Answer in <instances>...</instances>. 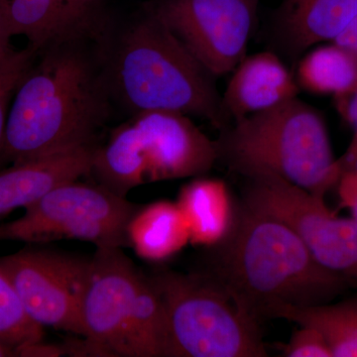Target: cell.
<instances>
[{"instance_id":"obj_1","label":"cell","mask_w":357,"mask_h":357,"mask_svg":"<svg viewBox=\"0 0 357 357\" xmlns=\"http://www.w3.org/2000/svg\"><path fill=\"white\" fill-rule=\"evenodd\" d=\"M95 11L35 48L14 93L1 162L24 163L96 142L114 107Z\"/></svg>"},{"instance_id":"obj_2","label":"cell","mask_w":357,"mask_h":357,"mask_svg":"<svg viewBox=\"0 0 357 357\" xmlns=\"http://www.w3.org/2000/svg\"><path fill=\"white\" fill-rule=\"evenodd\" d=\"M100 40L114 107L132 117L156 110L231 124L215 77L147 6L126 20L105 16Z\"/></svg>"},{"instance_id":"obj_3","label":"cell","mask_w":357,"mask_h":357,"mask_svg":"<svg viewBox=\"0 0 357 357\" xmlns=\"http://www.w3.org/2000/svg\"><path fill=\"white\" fill-rule=\"evenodd\" d=\"M218 245L206 273L260 326L285 307L326 304L357 289L321 266L288 225L243 203Z\"/></svg>"},{"instance_id":"obj_4","label":"cell","mask_w":357,"mask_h":357,"mask_svg":"<svg viewBox=\"0 0 357 357\" xmlns=\"http://www.w3.org/2000/svg\"><path fill=\"white\" fill-rule=\"evenodd\" d=\"M218 161L239 175L269 173L325 199L342 175L321 115L295 98L220 131Z\"/></svg>"},{"instance_id":"obj_5","label":"cell","mask_w":357,"mask_h":357,"mask_svg":"<svg viewBox=\"0 0 357 357\" xmlns=\"http://www.w3.org/2000/svg\"><path fill=\"white\" fill-rule=\"evenodd\" d=\"M218 161L217 143L188 115L156 110L115 129L98 149L95 172L107 189L126 198L138 185L202 177Z\"/></svg>"},{"instance_id":"obj_6","label":"cell","mask_w":357,"mask_h":357,"mask_svg":"<svg viewBox=\"0 0 357 357\" xmlns=\"http://www.w3.org/2000/svg\"><path fill=\"white\" fill-rule=\"evenodd\" d=\"M168 328L167 357H265L261 326L210 275H149Z\"/></svg>"},{"instance_id":"obj_7","label":"cell","mask_w":357,"mask_h":357,"mask_svg":"<svg viewBox=\"0 0 357 357\" xmlns=\"http://www.w3.org/2000/svg\"><path fill=\"white\" fill-rule=\"evenodd\" d=\"M139 208L102 185L72 181L28 206L18 220L0 223V241L77 239L96 248H129L128 222Z\"/></svg>"},{"instance_id":"obj_8","label":"cell","mask_w":357,"mask_h":357,"mask_svg":"<svg viewBox=\"0 0 357 357\" xmlns=\"http://www.w3.org/2000/svg\"><path fill=\"white\" fill-rule=\"evenodd\" d=\"M246 178L243 204L288 225L328 271L357 287V222L338 217L325 199L269 173Z\"/></svg>"},{"instance_id":"obj_9","label":"cell","mask_w":357,"mask_h":357,"mask_svg":"<svg viewBox=\"0 0 357 357\" xmlns=\"http://www.w3.org/2000/svg\"><path fill=\"white\" fill-rule=\"evenodd\" d=\"M259 0H153L159 16L215 77L229 74L245 57Z\"/></svg>"},{"instance_id":"obj_10","label":"cell","mask_w":357,"mask_h":357,"mask_svg":"<svg viewBox=\"0 0 357 357\" xmlns=\"http://www.w3.org/2000/svg\"><path fill=\"white\" fill-rule=\"evenodd\" d=\"M89 259L28 244L0 257L28 316L40 326L84 337L82 300Z\"/></svg>"},{"instance_id":"obj_11","label":"cell","mask_w":357,"mask_h":357,"mask_svg":"<svg viewBox=\"0 0 357 357\" xmlns=\"http://www.w3.org/2000/svg\"><path fill=\"white\" fill-rule=\"evenodd\" d=\"M140 274L121 248H96L82 300L84 340L70 342V354L129 357V324Z\"/></svg>"},{"instance_id":"obj_12","label":"cell","mask_w":357,"mask_h":357,"mask_svg":"<svg viewBox=\"0 0 357 357\" xmlns=\"http://www.w3.org/2000/svg\"><path fill=\"white\" fill-rule=\"evenodd\" d=\"M98 142L69 148L0 171V220L58 185L89 175Z\"/></svg>"},{"instance_id":"obj_13","label":"cell","mask_w":357,"mask_h":357,"mask_svg":"<svg viewBox=\"0 0 357 357\" xmlns=\"http://www.w3.org/2000/svg\"><path fill=\"white\" fill-rule=\"evenodd\" d=\"M223 107L232 122L298 98L300 86L274 52L244 57L232 70Z\"/></svg>"},{"instance_id":"obj_14","label":"cell","mask_w":357,"mask_h":357,"mask_svg":"<svg viewBox=\"0 0 357 357\" xmlns=\"http://www.w3.org/2000/svg\"><path fill=\"white\" fill-rule=\"evenodd\" d=\"M357 14V0H282L275 14V46L297 60L319 42L333 40Z\"/></svg>"},{"instance_id":"obj_15","label":"cell","mask_w":357,"mask_h":357,"mask_svg":"<svg viewBox=\"0 0 357 357\" xmlns=\"http://www.w3.org/2000/svg\"><path fill=\"white\" fill-rule=\"evenodd\" d=\"M177 204L187 222L190 243L211 248L229 236L234 215L223 181L197 178L181 189Z\"/></svg>"},{"instance_id":"obj_16","label":"cell","mask_w":357,"mask_h":357,"mask_svg":"<svg viewBox=\"0 0 357 357\" xmlns=\"http://www.w3.org/2000/svg\"><path fill=\"white\" fill-rule=\"evenodd\" d=\"M129 248L141 259L159 262L190 243V232L177 202L158 201L140 206L128 225Z\"/></svg>"},{"instance_id":"obj_17","label":"cell","mask_w":357,"mask_h":357,"mask_svg":"<svg viewBox=\"0 0 357 357\" xmlns=\"http://www.w3.org/2000/svg\"><path fill=\"white\" fill-rule=\"evenodd\" d=\"M0 8L13 37H26L33 48H39L95 10V7L69 0H0Z\"/></svg>"},{"instance_id":"obj_18","label":"cell","mask_w":357,"mask_h":357,"mask_svg":"<svg viewBox=\"0 0 357 357\" xmlns=\"http://www.w3.org/2000/svg\"><path fill=\"white\" fill-rule=\"evenodd\" d=\"M277 319L316 328L328 340L333 357H357V295L318 306L285 307Z\"/></svg>"},{"instance_id":"obj_19","label":"cell","mask_w":357,"mask_h":357,"mask_svg":"<svg viewBox=\"0 0 357 357\" xmlns=\"http://www.w3.org/2000/svg\"><path fill=\"white\" fill-rule=\"evenodd\" d=\"M297 82L311 93L342 98L357 89V60L337 44L319 47L300 61Z\"/></svg>"},{"instance_id":"obj_20","label":"cell","mask_w":357,"mask_h":357,"mask_svg":"<svg viewBox=\"0 0 357 357\" xmlns=\"http://www.w3.org/2000/svg\"><path fill=\"white\" fill-rule=\"evenodd\" d=\"M129 357H167L165 311L150 277L141 272L128 331Z\"/></svg>"},{"instance_id":"obj_21","label":"cell","mask_w":357,"mask_h":357,"mask_svg":"<svg viewBox=\"0 0 357 357\" xmlns=\"http://www.w3.org/2000/svg\"><path fill=\"white\" fill-rule=\"evenodd\" d=\"M43 337V326L28 316L13 284L0 269V340L18 352L41 342Z\"/></svg>"},{"instance_id":"obj_22","label":"cell","mask_w":357,"mask_h":357,"mask_svg":"<svg viewBox=\"0 0 357 357\" xmlns=\"http://www.w3.org/2000/svg\"><path fill=\"white\" fill-rule=\"evenodd\" d=\"M36 50L30 45L24 49L11 48L0 61V162L3 150L7 115L14 93L29 66Z\"/></svg>"},{"instance_id":"obj_23","label":"cell","mask_w":357,"mask_h":357,"mask_svg":"<svg viewBox=\"0 0 357 357\" xmlns=\"http://www.w3.org/2000/svg\"><path fill=\"white\" fill-rule=\"evenodd\" d=\"M300 326L286 345L284 356L333 357L332 349L323 333L314 326Z\"/></svg>"},{"instance_id":"obj_24","label":"cell","mask_w":357,"mask_h":357,"mask_svg":"<svg viewBox=\"0 0 357 357\" xmlns=\"http://www.w3.org/2000/svg\"><path fill=\"white\" fill-rule=\"evenodd\" d=\"M337 187L340 206L349 208L352 218L357 222V175L351 172L342 173Z\"/></svg>"},{"instance_id":"obj_25","label":"cell","mask_w":357,"mask_h":357,"mask_svg":"<svg viewBox=\"0 0 357 357\" xmlns=\"http://www.w3.org/2000/svg\"><path fill=\"white\" fill-rule=\"evenodd\" d=\"M333 41L357 60V14Z\"/></svg>"},{"instance_id":"obj_26","label":"cell","mask_w":357,"mask_h":357,"mask_svg":"<svg viewBox=\"0 0 357 357\" xmlns=\"http://www.w3.org/2000/svg\"><path fill=\"white\" fill-rule=\"evenodd\" d=\"M337 100L340 112L356 131L354 138H357V89L349 95L337 98Z\"/></svg>"},{"instance_id":"obj_27","label":"cell","mask_w":357,"mask_h":357,"mask_svg":"<svg viewBox=\"0 0 357 357\" xmlns=\"http://www.w3.org/2000/svg\"><path fill=\"white\" fill-rule=\"evenodd\" d=\"M11 38H13V35H11L6 18L0 8V61L6 57V54L13 48L10 45Z\"/></svg>"},{"instance_id":"obj_28","label":"cell","mask_w":357,"mask_h":357,"mask_svg":"<svg viewBox=\"0 0 357 357\" xmlns=\"http://www.w3.org/2000/svg\"><path fill=\"white\" fill-rule=\"evenodd\" d=\"M342 167V173L351 172L357 175V150L349 151L340 160Z\"/></svg>"},{"instance_id":"obj_29","label":"cell","mask_w":357,"mask_h":357,"mask_svg":"<svg viewBox=\"0 0 357 357\" xmlns=\"http://www.w3.org/2000/svg\"><path fill=\"white\" fill-rule=\"evenodd\" d=\"M17 356V352L14 347L0 340V357Z\"/></svg>"},{"instance_id":"obj_30","label":"cell","mask_w":357,"mask_h":357,"mask_svg":"<svg viewBox=\"0 0 357 357\" xmlns=\"http://www.w3.org/2000/svg\"><path fill=\"white\" fill-rule=\"evenodd\" d=\"M69 1L77 4H84V6H91V2L95 1V0H69Z\"/></svg>"},{"instance_id":"obj_31","label":"cell","mask_w":357,"mask_h":357,"mask_svg":"<svg viewBox=\"0 0 357 357\" xmlns=\"http://www.w3.org/2000/svg\"><path fill=\"white\" fill-rule=\"evenodd\" d=\"M352 150H357V138H354L351 146L349 148V151H352Z\"/></svg>"}]
</instances>
